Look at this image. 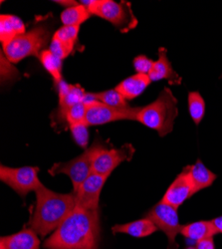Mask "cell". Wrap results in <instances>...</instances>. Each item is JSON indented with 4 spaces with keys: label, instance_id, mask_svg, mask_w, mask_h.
<instances>
[{
    "label": "cell",
    "instance_id": "cell-28",
    "mask_svg": "<svg viewBox=\"0 0 222 249\" xmlns=\"http://www.w3.org/2000/svg\"><path fill=\"white\" fill-rule=\"evenodd\" d=\"M154 64V61L148 58L145 55H138L133 61V65L135 67V70L137 73L147 74V75H149V73L151 72Z\"/></svg>",
    "mask_w": 222,
    "mask_h": 249
},
{
    "label": "cell",
    "instance_id": "cell-31",
    "mask_svg": "<svg viewBox=\"0 0 222 249\" xmlns=\"http://www.w3.org/2000/svg\"><path fill=\"white\" fill-rule=\"evenodd\" d=\"M186 249H196V247H193V246H188V247H187Z\"/></svg>",
    "mask_w": 222,
    "mask_h": 249
},
{
    "label": "cell",
    "instance_id": "cell-10",
    "mask_svg": "<svg viewBox=\"0 0 222 249\" xmlns=\"http://www.w3.org/2000/svg\"><path fill=\"white\" fill-rule=\"evenodd\" d=\"M135 154V148L126 143L119 149L108 148L106 144L97 153L93 162V173L110 177V175L124 161H130Z\"/></svg>",
    "mask_w": 222,
    "mask_h": 249
},
{
    "label": "cell",
    "instance_id": "cell-1",
    "mask_svg": "<svg viewBox=\"0 0 222 249\" xmlns=\"http://www.w3.org/2000/svg\"><path fill=\"white\" fill-rule=\"evenodd\" d=\"M100 211L75 210L45 240V249H99Z\"/></svg>",
    "mask_w": 222,
    "mask_h": 249
},
{
    "label": "cell",
    "instance_id": "cell-16",
    "mask_svg": "<svg viewBox=\"0 0 222 249\" xmlns=\"http://www.w3.org/2000/svg\"><path fill=\"white\" fill-rule=\"evenodd\" d=\"M168 50L164 47L158 49V59L154 61V64L149 73V77L152 82L160 81V80H169L171 84L178 85L181 83V78L178 74L173 70L171 62L167 56Z\"/></svg>",
    "mask_w": 222,
    "mask_h": 249
},
{
    "label": "cell",
    "instance_id": "cell-27",
    "mask_svg": "<svg viewBox=\"0 0 222 249\" xmlns=\"http://www.w3.org/2000/svg\"><path fill=\"white\" fill-rule=\"evenodd\" d=\"M88 124L86 123H80L75 124L69 126L71 131L72 137L75 142L83 149H88V142H89V131H88Z\"/></svg>",
    "mask_w": 222,
    "mask_h": 249
},
{
    "label": "cell",
    "instance_id": "cell-11",
    "mask_svg": "<svg viewBox=\"0 0 222 249\" xmlns=\"http://www.w3.org/2000/svg\"><path fill=\"white\" fill-rule=\"evenodd\" d=\"M108 178L92 173L74 193L76 207L86 211H100V196Z\"/></svg>",
    "mask_w": 222,
    "mask_h": 249
},
{
    "label": "cell",
    "instance_id": "cell-14",
    "mask_svg": "<svg viewBox=\"0 0 222 249\" xmlns=\"http://www.w3.org/2000/svg\"><path fill=\"white\" fill-rule=\"evenodd\" d=\"M59 94V108L56 117L64 122L67 110L79 103H83L86 91L79 85H70L64 80L56 86Z\"/></svg>",
    "mask_w": 222,
    "mask_h": 249
},
{
    "label": "cell",
    "instance_id": "cell-26",
    "mask_svg": "<svg viewBox=\"0 0 222 249\" xmlns=\"http://www.w3.org/2000/svg\"><path fill=\"white\" fill-rule=\"evenodd\" d=\"M87 106L84 103H79L70 107L64 116V122L68 124V126L80 123H86Z\"/></svg>",
    "mask_w": 222,
    "mask_h": 249
},
{
    "label": "cell",
    "instance_id": "cell-30",
    "mask_svg": "<svg viewBox=\"0 0 222 249\" xmlns=\"http://www.w3.org/2000/svg\"><path fill=\"white\" fill-rule=\"evenodd\" d=\"M212 225L214 227V231L216 234H222V215L215 217L211 220Z\"/></svg>",
    "mask_w": 222,
    "mask_h": 249
},
{
    "label": "cell",
    "instance_id": "cell-9",
    "mask_svg": "<svg viewBox=\"0 0 222 249\" xmlns=\"http://www.w3.org/2000/svg\"><path fill=\"white\" fill-rule=\"evenodd\" d=\"M140 107L116 108L107 106L100 101L87 107L86 124L88 126H101L117 121H137V116Z\"/></svg>",
    "mask_w": 222,
    "mask_h": 249
},
{
    "label": "cell",
    "instance_id": "cell-5",
    "mask_svg": "<svg viewBox=\"0 0 222 249\" xmlns=\"http://www.w3.org/2000/svg\"><path fill=\"white\" fill-rule=\"evenodd\" d=\"M104 146V143L97 139L91 147L79 157L66 161L54 163L48 170L49 175L52 177L60 174L67 175L73 183V193H75L80 185L93 173V162L97 153Z\"/></svg>",
    "mask_w": 222,
    "mask_h": 249
},
{
    "label": "cell",
    "instance_id": "cell-24",
    "mask_svg": "<svg viewBox=\"0 0 222 249\" xmlns=\"http://www.w3.org/2000/svg\"><path fill=\"white\" fill-rule=\"evenodd\" d=\"M188 112L196 126L203 121L205 115V102L199 92L188 93Z\"/></svg>",
    "mask_w": 222,
    "mask_h": 249
},
{
    "label": "cell",
    "instance_id": "cell-2",
    "mask_svg": "<svg viewBox=\"0 0 222 249\" xmlns=\"http://www.w3.org/2000/svg\"><path fill=\"white\" fill-rule=\"evenodd\" d=\"M36 203L28 225L38 235L45 237L75 210V195L55 193L44 185L36 192Z\"/></svg>",
    "mask_w": 222,
    "mask_h": 249
},
{
    "label": "cell",
    "instance_id": "cell-21",
    "mask_svg": "<svg viewBox=\"0 0 222 249\" xmlns=\"http://www.w3.org/2000/svg\"><path fill=\"white\" fill-rule=\"evenodd\" d=\"M188 169L195 194L209 188L216 179V175L207 169L200 160H197L192 165H188Z\"/></svg>",
    "mask_w": 222,
    "mask_h": 249
},
{
    "label": "cell",
    "instance_id": "cell-6",
    "mask_svg": "<svg viewBox=\"0 0 222 249\" xmlns=\"http://www.w3.org/2000/svg\"><path fill=\"white\" fill-rule=\"evenodd\" d=\"M79 3L86 6L92 15L107 20L122 32L135 28L137 23L129 3H118L113 0H87Z\"/></svg>",
    "mask_w": 222,
    "mask_h": 249
},
{
    "label": "cell",
    "instance_id": "cell-8",
    "mask_svg": "<svg viewBox=\"0 0 222 249\" xmlns=\"http://www.w3.org/2000/svg\"><path fill=\"white\" fill-rule=\"evenodd\" d=\"M146 217L151 219L157 230L167 235L169 240L168 249H178L175 239L180 234L183 225L179 222L176 207L160 200L146 213Z\"/></svg>",
    "mask_w": 222,
    "mask_h": 249
},
{
    "label": "cell",
    "instance_id": "cell-13",
    "mask_svg": "<svg viewBox=\"0 0 222 249\" xmlns=\"http://www.w3.org/2000/svg\"><path fill=\"white\" fill-rule=\"evenodd\" d=\"M79 31L80 27L78 26H63L58 29L52 37L49 50L63 61L73 52Z\"/></svg>",
    "mask_w": 222,
    "mask_h": 249
},
{
    "label": "cell",
    "instance_id": "cell-4",
    "mask_svg": "<svg viewBox=\"0 0 222 249\" xmlns=\"http://www.w3.org/2000/svg\"><path fill=\"white\" fill-rule=\"evenodd\" d=\"M50 32L45 26H36L2 45L3 53L11 63H18L29 56L38 57L49 42Z\"/></svg>",
    "mask_w": 222,
    "mask_h": 249
},
{
    "label": "cell",
    "instance_id": "cell-20",
    "mask_svg": "<svg viewBox=\"0 0 222 249\" xmlns=\"http://www.w3.org/2000/svg\"><path fill=\"white\" fill-rule=\"evenodd\" d=\"M180 234L190 243H197L207 237L216 235L211 220H199L183 225Z\"/></svg>",
    "mask_w": 222,
    "mask_h": 249
},
{
    "label": "cell",
    "instance_id": "cell-18",
    "mask_svg": "<svg viewBox=\"0 0 222 249\" xmlns=\"http://www.w3.org/2000/svg\"><path fill=\"white\" fill-rule=\"evenodd\" d=\"M156 231L157 227L155 226V224L147 217L125 224H116L112 227L113 234L124 233L137 238L150 236Z\"/></svg>",
    "mask_w": 222,
    "mask_h": 249
},
{
    "label": "cell",
    "instance_id": "cell-19",
    "mask_svg": "<svg viewBox=\"0 0 222 249\" xmlns=\"http://www.w3.org/2000/svg\"><path fill=\"white\" fill-rule=\"evenodd\" d=\"M24 33H26V26L19 17L11 14L0 16V41L2 45Z\"/></svg>",
    "mask_w": 222,
    "mask_h": 249
},
{
    "label": "cell",
    "instance_id": "cell-29",
    "mask_svg": "<svg viewBox=\"0 0 222 249\" xmlns=\"http://www.w3.org/2000/svg\"><path fill=\"white\" fill-rule=\"evenodd\" d=\"M196 249H215V243L213 237H207L196 243Z\"/></svg>",
    "mask_w": 222,
    "mask_h": 249
},
{
    "label": "cell",
    "instance_id": "cell-22",
    "mask_svg": "<svg viewBox=\"0 0 222 249\" xmlns=\"http://www.w3.org/2000/svg\"><path fill=\"white\" fill-rule=\"evenodd\" d=\"M91 13L86 6L83 4H77L74 6L67 7L64 11H62L60 18L64 26H78L86 22L91 17Z\"/></svg>",
    "mask_w": 222,
    "mask_h": 249
},
{
    "label": "cell",
    "instance_id": "cell-7",
    "mask_svg": "<svg viewBox=\"0 0 222 249\" xmlns=\"http://www.w3.org/2000/svg\"><path fill=\"white\" fill-rule=\"evenodd\" d=\"M39 168H10L1 164L0 180L7 184L17 195L25 197L30 192H36L43 185L38 177Z\"/></svg>",
    "mask_w": 222,
    "mask_h": 249
},
{
    "label": "cell",
    "instance_id": "cell-25",
    "mask_svg": "<svg viewBox=\"0 0 222 249\" xmlns=\"http://www.w3.org/2000/svg\"><path fill=\"white\" fill-rule=\"evenodd\" d=\"M98 101L105 104L107 106L116 107V108H124L129 107L127 100L120 95L116 89L107 90L103 92L95 93Z\"/></svg>",
    "mask_w": 222,
    "mask_h": 249
},
{
    "label": "cell",
    "instance_id": "cell-17",
    "mask_svg": "<svg viewBox=\"0 0 222 249\" xmlns=\"http://www.w3.org/2000/svg\"><path fill=\"white\" fill-rule=\"evenodd\" d=\"M151 83L152 80L149 75L137 73L123 80L115 89L126 100H134L142 95Z\"/></svg>",
    "mask_w": 222,
    "mask_h": 249
},
{
    "label": "cell",
    "instance_id": "cell-15",
    "mask_svg": "<svg viewBox=\"0 0 222 249\" xmlns=\"http://www.w3.org/2000/svg\"><path fill=\"white\" fill-rule=\"evenodd\" d=\"M0 249H40L38 234L30 227L0 238Z\"/></svg>",
    "mask_w": 222,
    "mask_h": 249
},
{
    "label": "cell",
    "instance_id": "cell-12",
    "mask_svg": "<svg viewBox=\"0 0 222 249\" xmlns=\"http://www.w3.org/2000/svg\"><path fill=\"white\" fill-rule=\"evenodd\" d=\"M194 194L195 191L189 177L188 169L186 167L169 186L161 200L178 209Z\"/></svg>",
    "mask_w": 222,
    "mask_h": 249
},
{
    "label": "cell",
    "instance_id": "cell-3",
    "mask_svg": "<svg viewBox=\"0 0 222 249\" xmlns=\"http://www.w3.org/2000/svg\"><path fill=\"white\" fill-rule=\"evenodd\" d=\"M177 115V100L171 90L166 87L155 101L139 109L137 122L156 131L159 137L163 138L172 131Z\"/></svg>",
    "mask_w": 222,
    "mask_h": 249
},
{
    "label": "cell",
    "instance_id": "cell-23",
    "mask_svg": "<svg viewBox=\"0 0 222 249\" xmlns=\"http://www.w3.org/2000/svg\"><path fill=\"white\" fill-rule=\"evenodd\" d=\"M39 60L45 70L52 76L55 86L59 85L63 81L62 77V63L63 61L56 57L49 49L43 50L39 56Z\"/></svg>",
    "mask_w": 222,
    "mask_h": 249
}]
</instances>
